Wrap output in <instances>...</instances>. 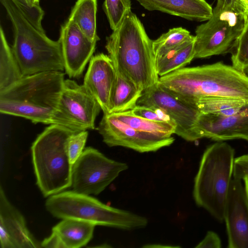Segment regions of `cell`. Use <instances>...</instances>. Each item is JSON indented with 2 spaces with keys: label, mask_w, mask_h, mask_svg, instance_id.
Instances as JSON below:
<instances>
[{
  "label": "cell",
  "mask_w": 248,
  "mask_h": 248,
  "mask_svg": "<svg viewBox=\"0 0 248 248\" xmlns=\"http://www.w3.org/2000/svg\"><path fill=\"white\" fill-rule=\"evenodd\" d=\"M153 43L131 9L106 38L105 48L114 67L143 92L159 83Z\"/></svg>",
  "instance_id": "obj_1"
},
{
  "label": "cell",
  "mask_w": 248,
  "mask_h": 248,
  "mask_svg": "<svg viewBox=\"0 0 248 248\" xmlns=\"http://www.w3.org/2000/svg\"><path fill=\"white\" fill-rule=\"evenodd\" d=\"M159 83L185 101L195 105L206 96H225L248 101V76L222 62L183 67L160 77Z\"/></svg>",
  "instance_id": "obj_2"
},
{
  "label": "cell",
  "mask_w": 248,
  "mask_h": 248,
  "mask_svg": "<svg viewBox=\"0 0 248 248\" xmlns=\"http://www.w3.org/2000/svg\"><path fill=\"white\" fill-rule=\"evenodd\" d=\"M64 81V73L49 71L23 76L0 91V111L34 124H52Z\"/></svg>",
  "instance_id": "obj_3"
},
{
  "label": "cell",
  "mask_w": 248,
  "mask_h": 248,
  "mask_svg": "<svg viewBox=\"0 0 248 248\" xmlns=\"http://www.w3.org/2000/svg\"><path fill=\"white\" fill-rule=\"evenodd\" d=\"M11 21L14 42L11 46L23 76L64 70L60 41L48 38L36 29L12 0H0Z\"/></svg>",
  "instance_id": "obj_4"
},
{
  "label": "cell",
  "mask_w": 248,
  "mask_h": 248,
  "mask_svg": "<svg viewBox=\"0 0 248 248\" xmlns=\"http://www.w3.org/2000/svg\"><path fill=\"white\" fill-rule=\"evenodd\" d=\"M234 155V149L225 142L209 145L202 155L194 180L193 197L196 204L220 222L224 221Z\"/></svg>",
  "instance_id": "obj_5"
},
{
  "label": "cell",
  "mask_w": 248,
  "mask_h": 248,
  "mask_svg": "<svg viewBox=\"0 0 248 248\" xmlns=\"http://www.w3.org/2000/svg\"><path fill=\"white\" fill-rule=\"evenodd\" d=\"M75 132L64 126L50 124L32 144L36 184L45 197L62 192L72 186L73 166L68 157L66 142L69 136Z\"/></svg>",
  "instance_id": "obj_6"
},
{
  "label": "cell",
  "mask_w": 248,
  "mask_h": 248,
  "mask_svg": "<svg viewBox=\"0 0 248 248\" xmlns=\"http://www.w3.org/2000/svg\"><path fill=\"white\" fill-rule=\"evenodd\" d=\"M45 206L58 218L78 219L95 226L130 231L145 228L148 224L145 217L109 206L89 195L73 190L48 197Z\"/></svg>",
  "instance_id": "obj_7"
},
{
  "label": "cell",
  "mask_w": 248,
  "mask_h": 248,
  "mask_svg": "<svg viewBox=\"0 0 248 248\" xmlns=\"http://www.w3.org/2000/svg\"><path fill=\"white\" fill-rule=\"evenodd\" d=\"M247 11L215 7L210 18L196 29L195 58H207L232 50L245 26Z\"/></svg>",
  "instance_id": "obj_8"
},
{
  "label": "cell",
  "mask_w": 248,
  "mask_h": 248,
  "mask_svg": "<svg viewBox=\"0 0 248 248\" xmlns=\"http://www.w3.org/2000/svg\"><path fill=\"white\" fill-rule=\"evenodd\" d=\"M128 168L125 163L108 158L94 148L86 147L72 166L73 190L98 195Z\"/></svg>",
  "instance_id": "obj_9"
},
{
  "label": "cell",
  "mask_w": 248,
  "mask_h": 248,
  "mask_svg": "<svg viewBox=\"0 0 248 248\" xmlns=\"http://www.w3.org/2000/svg\"><path fill=\"white\" fill-rule=\"evenodd\" d=\"M101 109L99 103L83 84L64 79L53 124L77 132L94 129L95 119Z\"/></svg>",
  "instance_id": "obj_10"
},
{
  "label": "cell",
  "mask_w": 248,
  "mask_h": 248,
  "mask_svg": "<svg viewBox=\"0 0 248 248\" xmlns=\"http://www.w3.org/2000/svg\"><path fill=\"white\" fill-rule=\"evenodd\" d=\"M137 105L163 109L176 124L174 134L188 141L199 140L195 126L200 111L195 105L185 101L159 83L144 91Z\"/></svg>",
  "instance_id": "obj_11"
},
{
  "label": "cell",
  "mask_w": 248,
  "mask_h": 248,
  "mask_svg": "<svg viewBox=\"0 0 248 248\" xmlns=\"http://www.w3.org/2000/svg\"><path fill=\"white\" fill-rule=\"evenodd\" d=\"M97 130L109 147L121 146L140 153L155 152L174 141L164 136L138 130L118 120L113 113L104 114Z\"/></svg>",
  "instance_id": "obj_12"
},
{
  "label": "cell",
  "mask_w": 248,
  "mask_h": 248,
  "mask_svg": "<svg viewBox=\"0 0 248 248\" xmlns=\"http://www.w3.org/2000/svg\"><path fill=\"white\" fill-rule=\"evenodd\" d=\"M224 221L228 248H248V198L242 181L232 177L225 204Z\"/></svg>",
  "instance_id": "obj_13"
},
{
  "label": "cell",
  "mask_w": 248,
  "mask_h": 248,
  "mask_svg": "<svg viewBox=\"0 0 248 248\" xmlns=\"http://www.w3.org/2000/svg\"><path fill=\"white\" fill-rule=\"evenodd\" d=\"M59 40L66 74L70 78L79 77L93 56L97 41H91L69 18L61 26Z\"/></svg>",
  "instance_id": "obj_14"
},
{
  "label": "cell",
  "mask_w": 248,
  "mask_h": 248,
  "mask_svg": "<svg viewBox=\"0 0 248 248\" xmlns=\"http://www.w3.org/2000/svg\"><path fill=\"white\" fill-rule=\"evenodd\" d=\"M195 130L199 139L205 138L217 141L243 139L248 141V104L239 112L228 116L201 113Z\"/></svg>",
  "instance_id": "obj_15"
},
{
  "label": "cell",
  "mask_w": 248,
  "mask_h": 248,
  "mask_svg": "<svg viewBox=\"0 0 248 248\" xmlns=\"http://www.w3.org/2000/svg\"><path fill=\"white\" fill-rule=\"evenodd\" d=\"M0 244L1 248H38L41 243L29 231L21 213L0 188Z\"/></svg>",
  "instance_id": "obj_16"
},
{
  "label": "cell",
  "mask_w": 248,
  "mask_h": 248,
  "mask_svg": "<svg viewBox=\"0 0 248 248\" xmlns=\"http://www.w3.org/2000/svg\"><path fill=\"white\" fill-rule=\"evenodd\" d=\"M115 77L114 67L108 55L100 53L92 57L83 85L99 103L104 114L109 113Z\"/></svg>",
  "instance_id": "obj_17"
},
{
  "label": "cell",
  "mask_w": 248,
  "mask_h": 248,
  "mask_svg": "<svg viewBox=\"0 0 248 248\" xmlns=\"http://www.w3.org/2000/svg\"><path fill=\"white\" fill-rule=\"evenodd\" d=\"M145 9L158 11L187 20L204 21L213 15L205 0H136Z\"/></svg>",
  "instance_id": "obj_18"
},
{
  "label": "cell",
  "mask_w": 248,
  "mask_h": 248,
  "mask_svg": "<svg viewBox=\"0 0 248 248\" xmlns=\"http://www.w3.org/2000/svg\"><path fill=\"white\" fill-rule=\"evenodd\" d=\"M115 77L112 87L109 113L133 109L141 96L143 91L114 67Z\"/></svg>",
  "instance_id": "obj_19"
},
{
  "label": "cell",
  "mask_w": 248,
  "mask_h": 248,
  "mask_svg": "<svg viewBox=\"0 0 248 248\" xmlns=\"http://www.w3.org/2000/svg\"><path fill=\"white\" fill-rule=\"evenodd\" d=\"M95 225L75 219H63L52 228L64 248H79L86 246L93 236Z\"/></svg>",
  "instance_id": "obj_20"
},
{
  "label": "cell",
  "mask_w": 248,
  "mask_h": 248,
  "mask_svg": "<svg viewBox=\"0 0 248 248\" xmlns=\"http://www.w3.org/2000/svg\"><path fill=\"white\" fill-rule=\"evenodd\" d=\"M195 36L165 55L156 59V71L160 77L185 67L195 58Z\"/></svg>",
  "instance_id": "obj_21"
},
{
  "label": "cell",
  "mask_w": 248,
  "mask_h": 248,
  "mask_svg": "<svg viewBox=\"0 0 248 248\" xmlns=\"http://www.w3.org/2000/svg\"><path fill=\"white\" fill-rule=\"evenodd\" d=\"M97 0H78L73 7L69 19L91 41H98L96 16Z\"/></svg>",
  "instance_id": "obj_22"
},
{
  "label": "cell",
  "mask_w": 248,
  "mask_h": 248,
  "mask_svg": "<svg viewBox=\"0 0 248 248\" xmlns=\"http://www.w3.org/2000/svg\"><path fill=\"white\" fill-rule=\"evenodd\" d=\"M23 77L1 26L0 29V91Z\"/></svg>",
  "instance_id": "obj_23"
},
{
  "label": "cell",
  "mask_w": 248,
  "mask_h": 248,
  "mask_svg": "<svg viewBox=\"0 0 248 248\" xmlns=\"http://www.w3.org/2000/svg\"><path fill=\"white\" fill-rule=\"evenodd\" d=\"M248 101L225 96H206L197 100L195 105L202 113L228 116L239 112Z\"/></svg>",
  "instance_id": "obj_24"
},
{
  "label": "cell",
  "mask_w": 248,
  "mask_h": 248,
  "mask_svg": "<svg viewBox=\"0 0 248 248\" xmlns=\"http://www.w3.org/2000/svg\"><path fill=\"white\" fill-rule=\"evenodd\" d=\"M111 113L120 121L139 131L164 136H170L175 132L174 125L147 120L135 115L131 110Z\"/></svg>",
  "instance_id": "obj_25"
},
{
  "label": "cell",
  "mask_w": 248,
  "mask_h": 248,
  "mask_svg": "<svg viewBox=\"0 0 248 248\" xmlns=\"http://www.w3.org/2000/svg\"><path fill=\"white\" fill-rule=\"evenodd\" d=\"M195 36L182 27L170 29L166 33L153 40V49L155 58L165 55L171 50L178 47Z\"/></svg>",
  "instance_id": "obj_26"
},
{
  "label": "cell",
  "mask_w": 248,
  "mask_h": 248,
  "mask_svg": "<svg viewBox=\"0 0 248 248\" xmlns=\"http://www.w3.org/2000/svg\"><path fill=\"white\" fill-rule=\"evenodd\" d=\"M103 8L112 31L120 25L127 12L131 10L130 0H105Z\"/></svg>",
  "instance_id": "obj_27"
},
{
  "label": "cell",
  "mask_w": 248,
  "mask_h": 248,
  "mask_svg": "<svg viewBox=\"0 0 248 248\" xmlns=\"http://www.w3.org/2000/svg\"><path fill=\"white\" fill-rule=\"evenodd\" d=\"M231 51L232 65L245 72L248 68V17L245 26Z\"/></svg>",
  "instance_id": "obj_28"
},
{
  "label": "cell",
  "mask_w": 248,
  "mask_h": 248,
  "mask_svg": "<svg viewBox=\"0 0 248 248\" xmlns=\"http://www.w3.org/2000/svg\"><path fill=\"white\" fill-rule=\"evenodd\" d=\"M88 136V132L83 130L72 134L68 138L66 149L70 160L73 166L81 155Z\"/></svg>",
  "instance_id": "obj_29"
},
{
  "label": "cell",
  "mask_w": 248,
  "mask_h": 248,
  "mask_svg": "<svg viewBox=\"0 0 248 248\" xmlns=\"http://www.w3.org/2000/svg\"><path fill=\"white\" fill-rule=\"evenodd\" d=\"M131 111L136 116L151 121L167 122L176 126L174 121L163 109L159 107L137 105Z\"/></svg>",
  "instance_id": "obj_30"
},
{
  "label": "cell",
  "mask_w": 248,
  "mask_h": 248,
  "mask_svg": "<svg viewBox=\"0 0 248 248\" xmlns=\"http://www.w3.org/2000/svg\"><path fill=\"white\" fill-rule=\"evenodd\" d=\"M21 10L30 22L38 30L45 32L42 26L44 12L39 5H32L29 0H12Z\"/></svg>",
  "instance_id": "obj_31"
},
{
  "label": "cell",
  "mask_w": 248,
  "mask_h": 248,
  "mask_svg": "<svg viewBox=\"0 0 248 248\" xmlns=\"http://www.w3.org/2000/svg\"><path fill=\"white\" fill-rule=\"evenodd\" d=\"M233 177L242 181L248 180V154L235 158Z\"/></svg>",
  "instance_id": "obj_32"
},
{
  "label": "cell",
  "mask_w": 248,
  "mask_h": 248,
  "mask_svg": "<svg viewBox=\"0 0 248 248\" xmlns=\"http://www.w3.org/2000/svg\"><path fill=\"white\" fill-rule=\"evenodd\" d=\"M221 240L214 231L207 232L204 238L195 246L196 248H220Z\"/></svg>",
  "instance_id": "obj_33"
},
{
  "label": "cell",
  "mask_w": 248,
  "mask_h": 248,
  "mask_svg": "<svg viewBox=\"0 0 248 248\" xmlns=\"http://www.w3.org/2000/svg\"><path fill=\"white\" fill-rule=\"evenodd\" d=\"M216 7L221 9H232L246 11L247 6L242 0H217Z\"/></svg>",
  "instance_id": "obj_34"
},
{
  "label": "cell",
  "mask_w": 248,
  "mask_h": 248,
  "mask_svg": "<svg viewBox=\"0 0 248 248\" xmlns=\"http://www.w3.org/2000/svg\"><path fill=\"white\" fill-rule=\"evenodd\" d=\"M41 248H64L63 245L58 237L53 232L51 235L45 238L41 243Z\"/></svg>",
  "instance_id": "obj_35"
},
{
  "label": "cell",
  "mask_w": 248,
  "mask_h": 248,
  "mask_svg": "<svg viewBox=\"0 0 248 248\" xmlns=\"http://www.w3.org/2000/svg\"><path fill=\"white\" fill-rule=\"evenodd\" d=\"M243 182H244L245 190L248 198V180H245Z\"/></svg>",
  "instance_id": "obj_36"
},
{
  "label": "cell",
  "mask_w": 248,
  "mask_h": 248,
  "mask_svg": "<svg viewBox=\"0 0 248 248\" xmlns=\"http://www.w3.org/2000/svg\"><path fill=\"white\" fill-rule=\"evenodd\" d=\"M32 5H39L40 0H29Z\"/></svg>",
  "instance_id": "obj_37"
},
{
  "label": "cell",
  "mask_w": 248,
  "mask_h": 248,
  "mask_svg": "<svg viewBox=\"0 0 248 248\" xmlns=\"http://www.w3.org/2000/svg\"><path fill=\"white\" fill-rule=\"evenodd\" d=\"M242 0L246 5L247 6V5H248V0Z\"/></svg>",
  "instance_id": "obj_38"
},
{
  "label": "cell",
  "mask_w": 248,
  "mask_h": 248,
  "mask_svg": "<svg viewBox=\"0 0 248 248\" xmlns=\"http://www.w3.org/2000/svg\"><path fill=\"white\" fill-rule=\"evenodd\" d=\"M245 73L247 74V75L248 76V68L245 70Z\"/></svg>",
  "instance_id": "obj_39"
},
{
  "label": "cell",
  "mask_w": 248,
  "mask_h": 248,
  "mask_svg": "<svg viewBox=\"0 0 248 248\" xmlns=\"http://www.w3.org/2000/svg\"><path fill=\"white\" fill-rule=\"evenodd\" d=\"M247 16L248 17V5H247Z\"/></svg>",
  "instance_id": "obj_40"
}]
</instances>
